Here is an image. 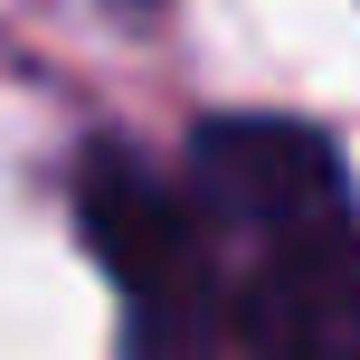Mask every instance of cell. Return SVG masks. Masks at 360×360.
Returning <instances> with one entry per match:
<instances>
[{
  "label": "cell",
  "instance_id": "2",
  "mask_svg": "<svg viewBox=\"0 0 360 360\" xmlns=\"http://www.w3.org/2000/svg\"><path fill=\"white\" fill-rule=\"evenodd\" d=\"M180 199H190L209 256L228 266V285H247L256 266H275L294 247L351 237V171H342V152L313 124H285V114L199 124Z\"/></svg>",
  "mask_w": 360,
  "mask_h": 360
},
{
  "label": "cell",
  "instance_id": "3",
  "mask_svg": "<svg viewBox=\"0 0 360 360\" xmlns=\"http://www.w3.org/2000/svg\"><path fill=\"white\" fill-rule=\"evenodd\" d=\"M237 342L256 360H360V237H323L237 285Z\"/></svg>",
  "mask_w": 360,
  "mask_h": 360
},
{
  "label": "cell",
  "instance_id": "1",
  "mask_svg": "<svg viewBox=\"0 0 360 360\" xmlns=\"http://www.w3.org/2000/svg\"><path fill=\"white\" fill-rule=\"evenodd\" d=\"M76 209H86V247L124 285L133 360H199L218 342V323H237V285L209 256L180 180H162L152 162H133L114 143H95L86 180H76Z\"/></svg>",
  "mask_w": 360,
  "mask_h": 360
}]
</instances>
